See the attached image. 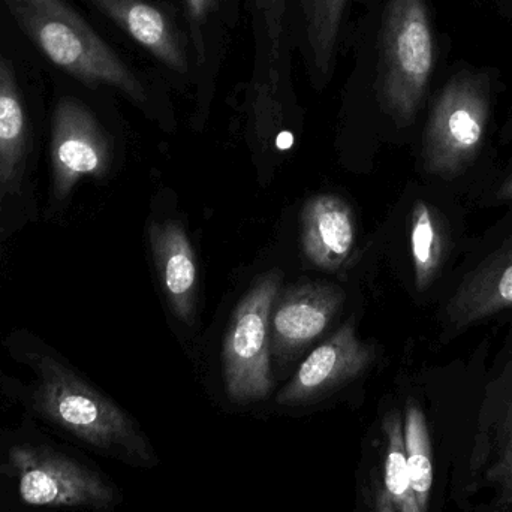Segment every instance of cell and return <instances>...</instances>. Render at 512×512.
I'll return each instance as SVG.
<instances>
[{
	"label": "cell",
	"instance_id": "6da1fadb",
	"mask_svg": "<svg viewBox=\"0 0 512 512\" xmlns=\"http://www.w3.org/2000/svg\"><path fill=\"white\" fill-rule=\"evenodd\" d=\"M352 74L370 75L376 104L397 126L415 120L435 66L426 0H370L355 24Z\"/></svg>",
	"mask_w": 512,
	"mask_h": 512
},
{
	"label": "cell",
	"instance_id": "7a4b0ae2",
	"mask_svg": "<svg viewBox=\"0 0 512 512\" xmlns=\"http://www.w3.org/2000/svg\"><path fill=\"white\" fill-rule=\"evenodd\" d=\"M33 44L90 87L107 86L134 104H153V84L135 71L65 0H3Z\"/></svg>",
	"mask_w": 512,
	"mask_h": 512
},
{
	"label": "cell",
	"instance_id": "3957f363",
	"mask_svg": "<svg viewBox=\"0 0 512 512\" xmlns=\"http://www.w3.org/2000/svg\"><path fill=\"white\" fill-rule=\"evenodd\" d=\"M35 405L48 420L86 444L132 465L158 463L149 441L116 403L50 355L33 358Z\"/></svg>",
	"mask_w": 512,
	"mask_h": 512
},
{
	"label": "cell",
	"instance_id": "277c9868",
	"mask_svg": "<svg viewBox=\"0 0 512 512\" xmlns=\"http://www.w3.org/2000/svg\"><path fill=\"white\" fill-rule=\"evenodd\" d=\"M252 32V71L248 105L256 134L282 128L297 110L291 0H243Z\"/></svg>",
	"mask_w": 512,
	"mask_h": 512
},
{
	"label": "cell",
	"instance_id": "5b68a950",
	"mask_svg": "<svg viewBox=\"0 0 512 512\" xmlns=\"http://www.w3.org/2000/svg\"><path fill=\"white\" fill-rule=\"evenodd\" d=\"M489 119V93L478 75L451 78L424 129V170L447 180L465 173L483 146Z\"/></svg>",
	"mask_w": 512,
	"mask_h": 512
},
{
	"label": "cell",
	"instance_id": "8992f818",
	"mask_svg": "<svg viewBox=\"0 0 512 512\" xmlns=\"http://www.w3.org/2000/svg\"><path fill=\"white\" fill-rule=\"evenodd\" d=\"M280 282L282 274L277 270L262 274L231 315L222 360L225 387L233 402H258L273 388L270 319Z\"/></svg>",
	"mask_w": 512,
	"mask_h": 512
},
{
	"label": "cell",
	"instance_id": "52a82bcc",
	"mask_svg": "<svg viewBox=\"0 0 512 512\" xmlns=\"http://www.w3.org/2000/svg\"><path fill=\"white\" fill-rule=\"evenodd\" d=\"M177 86H195L188 30L177 0H87Z\"/></svg>",
	"mask_w": 512,
	"mask_h": 512
},
{
	"label": "cell",
	"instance_id": "ba28073f",
	"mask_svg": "<svg viewBox=\"0 0 512 512\" xmlns=\"http://www.w3.org/2000/svg\"><path fill=\"white\" fill-rule=\"evenodd\" d=\"M9 459L18 472V489L26 504L107 510L116 501L113 487L101 475L63 454L17 447Z\"/></svg>",
	"mask_w": 512,
	"mask_h": 512
},
{
	"label": "cell",
	"instance_id": "9c48e42d",
	"mask_svg": "<svg viewBox=\"0 0 512 512\" xmlns=\"http://www.w3.org/2000/svg\"><path fill=\"white\" fill-rule=\"evenodd\" d=\"M370 0H291L292 48L300 57L310 86L327 87L339 60L348 53L358 18Z\"/></svg>",
	"mask_w": 512,
	"mask_h": 512
},
{
	"label": "cell",
	"instance_id": "30bf717a",
	"mask_svg": "<svg viewBox=\"0 0 512 512\" xmlns=\"http://www.w3.org/2000/svg\"><path fill=\"white\" fill-rule=\"evenodd\" d=\"M51 165L57 200H65L84 177H102L110 170L107 134L92 111L77 99H62L54 111Z\"/></svg>",
	"mask_w": 512,
	"mask_h": 512
},
{
	"label": "cell",
	"instance_id": "8fae6325",
	"mask_svg": "<svg viewBox=\"0 0 512 512\" xmlns=\"http://www.w3.org/2000/svg\"><path fill=\"white\" fill-rule=\"evenodd\" d=\"M375 357V346L361 342L354 322L348 321L310 352L291 381L277 394L276 402L282 406L313 402L363 375Z\"/></svg>",
	"mask_w": 512,
	"mask_h": 512
},
{
	"label": "cell",
	"instance_id": "7c38bea8",
	"mask_svg": "<svg viewBox=\"0 0 512 512\" xmlns=\"http://www.w3.org/2000/svg\"><path fill=\"white\" fill-rule=\"evenodd\" d=\"M471 471L502 505H512V358L487 387Z\"/></svg>",
	"mask_w": 512,
	"mask_h": 512
},
{
	"label": "cell",
	"instance_id": "4fadbf2b",
	"mask_svg": "<svg viewBox=\"0 0 512 512\" xmlns=\"http://www.w3.org/2000/svg\"><path fill=\"white\" fill-rule=\"evenodd\" d=\"M343 301L345 292L330 283L306 282L289 289L271 312V354L282 360L300 354L327 330Z\"/></svg>",
	"mask_w": 512,
	"mask_h": 512
},
{
	"label": "cell",
	"instance_id": "5bb4252c",
	"mask_svg": "<svg viewBox=\"0 0 512 512\" xmlns=\"http://www.w3.org/2000/svg\"><path fill=\"white\" fill-rule=\"evenodd\" d=\"M195 66V90L209 101L227 62L237 27L242 21L243 0H177Z\"/></svg>",
	"mask_w": 512,
	"mask_h": 512
},
{
	"label": "cell",
	"instance_id": "9a60e30c",
	"mask_svg": "<svg viewBox=\"0 0 512 512\" xmlns=\"http://www.w3.org/2000/svg\"><path fill=\"white\" fill-rule=\"evenodd\" d=\"M301 251L321 270L336 271L354 251L357 224L351 206L337 195H316L301 210Z\"/></svg>",
	"mask_w": 512,
	"mask_h": 512
},
{
	"label": "cell",
	"instance_id": "2e32d148",
	"mask_svg": "<svg viewBox=\"0 0 512 512\" xmlns=\"http://www.w3.org/2000/svg\"><path fill=\"white\" fill-rule=\"evenodd\" d=\"M512 307V237L457 286L448 301L451 328H468Z\"/></svg>",
	"mask_w": 512,
	"mask_h": 512
},
{
	"label": "cell",
	"instance_id": "e0dca14e",
	"mask_svg": "<svg viewBox=\"0 0 512 512\" xmlns=\"http://www.w3.org/2000/svg\"><path fill=\"white\" fill-rule=\"evenodd\" d=\"M149 237L156 271L171 310L183 324H194L198 264L188 233L179 222H155Z\"/></svg>",
	"mask_w": 512,
	"mask_h": 512
},
{
	"label": "cell",
	"instance_id": "ac0fdd59",
	"mask_svg": "<svg viewBox=\"0 0 512 512\" xmlns=\"http://www.w3.org/2000/svg\"><path fill=\"white\" fill-rule=\"evenodd\" d=\"M27 120L14 69L0 51V191L18 194L26 167Z\"/></svg>",
	"mask_w": 512,
	"mask_h": 512
},
{
	"label": "cell",
	"instance_id": "d6986e66",
	"mask_svg": "<svg viewBox=\"0 0 512 512\" xmlns=\"http://www.w3.org/2000/svg\"><path fill=\"white\" fill-rule=\"evenodd\" d=\"M447 246V228L441 213L426 201L418 200L411 215V255L418 291H426L435 282Z\"/></svg>",
	"mask_w": 512,
	"mask_h": 512
},
{
	"label": "cell",
	"instance_id": "ffe728a7",
	"mask_svg": "<svg viewBox=\"0 0 512 512\" xmlns=\"http://www.w3.org/2000/svg\"><path fill=\"white\" fill-rule=\"evenodd\" d=\"M403 435L412 489L421 512H427L433 487L432 441L426 415L417 403L406 408Z\"/></svg>",
	"mask_w": 512,
	"mask_h": 512
},
{
	"label": "cell",
	"instance_id": "44dd1931",
	"mask_svg": "<svg viewBox=\"0 0 512 512\" xmlns=\"http://www.w3.org/2000/svg\"><path fill=\"white\" fill-rule=\"evenodd\" d=\"M387 451L384 463V492L399 512H421L412 489L406 462L405 435L399 412L393 411L384 420Z\"/></svg>",
	"mask_w": 512,
	"mask_h": 512
},
{
	"label": "cell",
	"instance_id": "7402d4cb",
	"mask_svg": "<svg viewBox=\"0 0 512 512\" xmlns=\"http://www.w3.org/2000/svg\"><path fill=\"white\" fill-rule=\"evenodd\" d=\"M496 198L499 201H512V173L499 186L498 191H496Z\"/></svg>",
	"mask_w": 512,
	"mask_h": 512
},
{
	"label": "cell",
	"instance_id": "603a6c76",
	"mask_svg": "<svg viewBox=\"0 0 512 512\" xmlns=\"http://www.w3.org/2000/svg\"><path fill=\"white\" fill-rule=\"evenodd\" d=\"M376 511L378 512H399L393 502L388 498L387 493L381 492L376 499Z\"/></svg>",
	"mask_w": 512,
	"mask_h": 512
}]
</instances>
